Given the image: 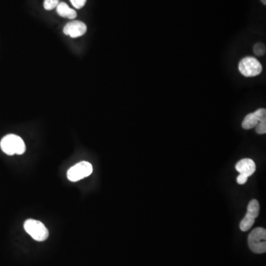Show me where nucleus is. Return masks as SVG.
I'll use <instances>...</instances> for the list:
<instances>
[{"label":"nucleus","instance_id":"9d476101","mask_svg":"<svg viewBox=\"0 0 266 266\" xmlns=\"http://www.w3.org/2000/svg\"><path fill=\"white\" fill-rule=\"evenodd\" d=\"M56 11L58 14L62 17L67 18V19H73L76 17L77 13L75 10L71 9L67 4L65 2H59V5L56 7Z\"/></svg>","mask_w":266,"mask_h":266},{"label":"nucleus","instance_id":"39448f33","mask_svg":"<svg viewBox=\"0 0 266 266\" xmlns=\"http://www.w3.org/2000/svg\"><path fill=\"white\" fill-rule=\"evenodd\" d=\"M93 173V166L87 161H82L69 169L66 176L69 181L76 182L90 176Z\"/></svg>","mask_w":266,"mask_h":266},{"label":"nucleus","instance_id":"20e7f679","mask_svg":"<svg viewBox=\"0 0 266 266\" xmlns=\"http://www.w3.org/2000/svg\"><path fill=\"white\" fill-rule=\"evenodd\" d=\"M238 69L240 73L245 77H255L262 73L263 66L257 59L248 56L243 58L239 62Z\"/></svg>","mask_w":266,"mask_h":266},{"label":"nucleus","instance_id":"f8f14e48","mask_svg":"<svg viewBox=\"0 0 266 266\" xmlns=\"http://www.w3.org/2000/svg\"><path fill=\"white\" fill-rule=\"evenodd\" d=\"M256 133L260 135H263L266 133V118H263L256 126Z\"/></svg>","mask_w":266,"mask_h":266},{"label":"nucleus","instance_id":"4468645a","mask_svg":"<svg viewBox=\"0 0 266 266\" xmlns=\"http://www.w3.org/2000/svg\"><path fill=\"white\" fill-rule=\"evenodd\" d=\"M70 1L76 9H81L83 8L87 2V0H70Z\"/></svg>","mask_w":266,"mask_h":266},{"label":"nucleus","instance_id":"f257e3e1","mask_svg":"<svg viewBox=\"0 0 266 266\" xmlns=\"http://www.w3.org/2000/svg\"><path fill=\"white\" fill-rule=\"evenodd\" d=\"M2 150L8 155H22L26 150L25 144L22 138L14 134L5 135L0 142Z\"/></svg>","mask_w":266,"mask_h":266},{"label":"nucleus","instance_id":"2eb2a0df","mask_svg":"<svg viewBox=\"0 0 266 266\" xmlns=\"http://www.w3.org/2000/svg\"><path fill=\"white\" fill-rule=\"evenodd\" d=\"M261 2H263V5H266V0H261Z\"/></svg>","mask_w":266,"mask_h":266},{"label":"nucleus","instance_id":"1a4fd4ad","mask_svg":"<svg viewBox=\"0 0 266 266\" xmlns=\"http://www.w3.org/2000/svg\"><path fill=\"white\" fill-rule=\"evenodd\" d=\"M63 31L65 35L77 38L83 36L87 32V25L81 21H73L65 25Z\"/></svg>","mask_w":266,"mask_h":266},{"label":"nucleus","instance_id":"7ed1b4c3","mask_svg":"<svg viewBox=\"0 0 266 266\" xmlns=\"http://www.w3.org/2000/svg\"><path fill=\"white\" fill-rule=\"evenodd\" d=\"M251 251L256 254H263L266 251V231L263 228L254 229L248 239Z\"/></svg>","mask_w":266,"mask_h":266},{"label":"nucleus","instance_id":"f03ea898","mask_svg":"<svg viewBox=\"0 0 266 266\" xmlns=\"http://www.w3.org/2000/svg\"><path fill=\"white\" fill-rule=\"evenodd\" d=\"M25 232L38 242H43L49 237V232L43 223L33 219H28L24 223Z\"/></svg>","mask_w":266,"mask_h":266},{"label":"nucleus","instance_id":"423d86ee","mask_svg":"<svg viewBox=\"0 0 266 266\" xmlns=\"http://www.w3.org/2000/svg\"><path fill=\"white\" fill-rule=\"evenodd\" d=\"M236 170L240 173L237 178L238 184H245L248 178L251 176L256 171V164L253 160L244 158L236 164Z\"/></svg>","mask_w":266,"mask_h":266},{"label":"nucleus","instance_id":"ddd939ff","mask_svg":"<svg viewBox=\"0 0 266 266\" xmlns=\"http://www.w3.org/2000/svg\"><path fill=\"white\" fill-rule=\"evenodd\" d=\"M254 53L257 56H261L266 54V46L263 43L256 44L254 46Z\"/></svg>","mask_w":266,"mask_h":266},{"label":"nucleus","instance_id":"6e6552de","mask_svg":"<svg viewBox=\"0 0 266 266\" xmlns=\"http://www.w3.org/2000/svg\"><path fill=\"white\" fill-rule=\"evenodd\" d=\"M266 118V110L265 108H260L254 113H249L245 117L242 127L245 130H251L258 124L261 120Z\"/></svg>","mask_w":266,"mask_h":266},{"label":"nucleus","instance_id":"0eeeda50","mask_svg":"<svg viewBox=\"0 0 266 266\" xmlns=\"http://www.w3.org/2000/svg\"><path fill=\"white\" fill-rule=\"evenodd\" d=\"M260 205L257 200H252L248 205L247 213L240 223V229L242 232H247L252 227L255 219L258 217Z\"/></svg>","mask_w":266,"mask_h":266},{"label":"nucleus","instance_id":"9b49d317","mask_svg":"<svg viewBox=\"0 0 266 266\" xmlns=\"http://www.w3.org/2000/svg\"><path fill=\"white\" fill-rule=\"evenodd\" d=\"M59 0H45L44 8L47 11H51L59 5Z\"/></svg>","mask_w":266,"mask_h":266}]
</instances>
